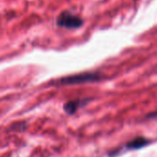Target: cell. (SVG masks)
<instances>
[{
  "label": "cell",
  "instance_id": "obj_3",
  "mask_svg": "<svg viewBox=\"0 0 157 157\" xmlns=\"http://www.w3.org/2000/svg\"><path fill=\"white\" fill-rule=\"evenodd\" d=\"M89 100H73V101H69L67 103H66L64 105V110L67 114L68 115H73L75 114L78 109L81 106L84 105V104L86 102H88Z\"/></svg>",
  "mask_w": 157,
  "mask_h": 157
},
{
  "label": "cell",
  "instance_id": "obj_1",
  "mask_svg": "<svg viewBox=\"0 0 157 157\" xmlns=\"http://www.w3.org/2000/svg\"><path fill=\"white\" fill-rule=\"evenodd\" d=\"M103 78L102 74L98 72H82L74 75H69L59 78L55 84L62 86H70V85H80L84 83H91L99 82Z\"/></svg>",
  "mask_w": 157,
  "mask_h": 157
},
{
  "label": "cell",
  "instance_id": "obj_4",
  "mask_svg": "<svg viewBox=\"0 0 157 157\" xmlns=\"http://www.w3.org/2000/svg\"><path fill=\"white\" fill-rule=\"evenodd\" d=\"M149 140L142 138V137H138L132 140H130L129 142H128L126 144V148L128 150H137V149H140L144 146H146L149 143Z\"/></svg>",
  "mask_w": 157,
  "mask_h": 157
},
{
  "label": "cell",
  "instance_id": "obj_2",
  "mask_svg": "<svg viewBox=\"0 0 157 157\" xmlns=\"http://www.w3.org/2000/svg\"><path fill=\"white\" fill-rule=\"evenodd\" d=\"M56 25L66 29H78L82 26L83 21L78 16L72 14L69 11L61 12L56 19Z\"/></svg>",
  "mask_w": 157,
  "mask_h": 157
}]
</instances>
